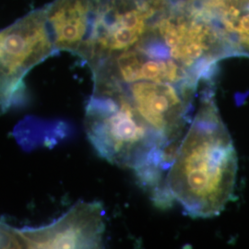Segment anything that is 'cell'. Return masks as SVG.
I'll return each instance as SVG.
<instances>
[{"mask_svg":"<svg viewBox=\"0 0 249 249\" xmlns=\"http://www.w3.org/2000/svg\"><path fill=\"white\" fill-rule=\"evenodd\" d=\"M237 155L212 89L205 90L196 115L179 143L164 180V188L192 217L222 213L231 199Z\"/></svg>","mask_w":249,"mask_h":249,"instance_id":"6da1fadb","label":"cell"},{"mask_svg":"<svg viewBox=\"0 0 249 249\" xmlns=\"http://www.w3.org/2000/svg\"><path fill=\"white\" fill-rule=\"evenodd\" d=\"M95 0H54L45 17L55 52L79 55L89 37Z\"/></svg>","mask_w":249,"mask_h":249,"instance_id":"277c9868","label":"cell"},{"mask_svg":"<svg viewBox=\"0 0 249 249\" xmlns=\"http://www.w3.org/2000/svg\"><path fill=\"white\" fill-rule=\"evenodd\" d=\"M106 231L102 203L81 201L55 222L14 229L17 249H100Z\"/></svg>","mask_w":249,"mask_h":249,"instance_id":"3957f363","label":"cell"},{"mask_svg":"<svg viewBox=\"0 0 249 249\" xmlns=\"http://www.w3.org/2000/svg\"><path fill=\"white\" fill-rule=\"evenodd\" d=\"M45 7L36 9L0 32V110L21 104L24 78L55 53Z\"/></svg>","mask_w":249,"mask_h":249,"instance_id":"7a4b0ae2","label":"cell"}]
</instances>
